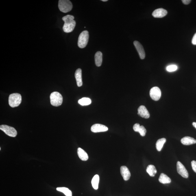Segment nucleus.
I'll return each instance as SVG.
<instances>
[{
    "instance_id": "obj_11",
    "label": "nucleus",
    "mask_w": 196,
    "mask_h": 196,
    "mask_svg": "<svg viewBox=\"0 0 196 196\" xmlns=\"http://www.w3.org/2000/svg\"><path fill=\"white\" fill-rule=\"evenodd\" d=\"M167 12L165 9L160 8L156 9L153 12L152 15L156 18H162L167 14Z\"/></svg>"
},
{
    "instance_id": "obj_7",
    "label": "nucleus",
    "mask_w": 196,
    "mask_h": 196,
    "mask_svg": "<svg viewBox=\"0 0 196 196\" xmlns=\"http://www.w3.org/2000/svg\"><path fill=\"white\" fill-rule=\"evenodd\" d=\"M150 95L151 99L154 100L158 101L160 99L161 96V92L158 87L155 86L150 90Z\"/></svg>"
},
{
    "instance_id": "obj_30",
    "label": "nucleus",
    "mask_w": 196,
    "mask_h": 196,
    "mask_svg": "<svg viewBox=\"0 0 196 196\" xmlns=\"http://www.w3.org/2000/svg\"><path fill=\"white\" fill-rule=\"evenodd\" d=\"M101 1L103 2H107L108 1V0H101Z\"/></svg>"
},
{
    "instance_id": "obj_10",
    "label": "nucleus",
    "mask_w": 196,
    "mask_h": 196,
    "mask_svg": "<svg viewBox=\"0 0 196 196\" xmlns=\"http://www.w3.org/2000/svg\"><path fill=\"white\" fill-rule=\"evenodd\" d=\"M108 130V127L100 124H95L92 125L91 127L92 132L94 133L106 132Z\"/></svg>"
},
{
    "instance_id": "obj_18",
    "label": "nucleus",
    "mask_w": 196,
    "mask_h": 196,
    "mask_svg": "<svg viewBox=\"0 0 196 196\" xmlns=\"http://www.w3.org/2000/svg\"><path fill=\"white\" fill-rule=\"evenodd\" d=\"M95 62L97 66H101L103 62V54L101 52L98 51L95 56Z\"/></svg>"
},
{
    "instance_id": "obj_9",
    "label": "nucleus",
    "mask_w": 196,
    "mask_h": 196,
    "mask_svg": "<svg viewBox=\"0 0 196 196\" xmlns=\"http://www.w3.org/2000/svg\"><path fill=\"white\" fill-rule=\"evenodd\" d=\"M133 43L137 50L138 52L139 55L140 59H145V52L142 44L137 41H135Z\"/></svg>"
},
{
    "instance_id": "obj_19",
    "label": "nucleus",
    "mask_w": 196,
    "mask_h": 196,
    "mask_svg": "<svg viewBox=\"0 0 196 196\" xmlns=\"http://www.w3.org/2000/svg\"><path fill=\"white\" fill-rule=\"evenodd\" d=\"M159 181L162 184H170L171 182V178L164 173L161 174L159 177Z\"/></svg>"
},
{
    "instance_id": "obj_27",
    "label": "nucleus",
    "mask_w": 196,
    "mask_h": 196,
    "mask_svg": "<svg viewBox=\"0 0 196 196\" xmlns=\"http://www.w3.org/2000/svg\"><path fill=\"white\" fill-rule=\"evenodd\" d=\"M192 43L193 45H196V33L194 35L193 39L192 40Z\"/></svg>"
},
{
    "instance_id": "obj_28",
    "label": "nucleus",
    "mask_w": 196,
    "mask_h": 196,
    "mask_svg": "<svg viewBox=\"0 0 196 196\" xmlns=\"http://www.w3.org/2000/svg\"><path fill=\"white\" fill-rule=\"evenodd\" d=\"M182 3L184 5H187L191 2V0H182Z\"/></svg>"
},
{
    "instance_id": "obj_22",
    "label": "nucleus",
    "mask_w": 196,
    "mask_h": 196,
    "mask_svg": "<svg viewBox=\"0 0 196 196\" xmlns=\"http://www.w3.org/2000/svg\"><path fill=\"white\" fill-rule=\"evenodd\" d=\"M166 142V139L165 138H161L157 140L156 144L157 150L159 151H161Z\"/></svg>"
},
{
    "instance_id": "obj_17",
    "label": "nucleus",
    "mask_w": 196,
    "mask_h": 196,
    "mask_svg": "<svg viewBox=\"0 0 196 196\" xmlns=\"http://www.w3.org/2000/svg\"><path fill=\"white\" fill-rule=\"evenodd\" d=\"M77 154L80 160L83 161H86L88 159V156L87 153L80 147L77 149Z\"/></svg>"
},
{
    "instance_id": "obj_20",
    "label": "nucleus",
    "mask_w": 196,
    "mask_h": 196,
    "mask_svg": "<svg viewBox=\"0 0 196 196\" xmlns=\"http://www.w3.org/2000/svg\"><path fill=\"white\" fill-rule=\"evenodd\" d=\"M147 171L151 177H154L157 173L156 167L153 165H149L148 166L147 169Z\"/></svg>"
},
{
    "instance_id": "obj_13",
    "label": "nucleus",
    "mask_w": 196,
    "mask_h": 196,
    "mask_svg": "<svg viewBox=\"0 0 196 196\" xmlns=\"http://www.w3.org/2000/svg\"><path fill=\"white\" fill-rule=\"evenodd\" d=\"M138 114L142 118H148L150 117V114L146 107L141 105L139 107L138 110Z\"/></svg>"
},
{
    "instance_id": "obj_26",
    "label": "nucleus",
    "mask_w": 196,
    "mask_h": 196,
    "mask_svg": "<svg viewBox=\"0 0 196 196\" xmlns=\"http://www.w3.org/2000/svg\"><path fill=\"white\" fill-rule=\"evenodd\" d=\"M192 168L194 171L196 173V161H193L191 162Z\"/></svg>"
},
{
    "instance_id": "obj_4",
    "label": "nucleus",
    "mask_w": 196,
    "mask_h": 196,
    "mask_svg": "<svg viewBox=\"0 0 196 196\" xmlns=\"http://www.w3.org/2000/svg\"><path fill=\"white\" fill-rule=\"evenodd\" d=\"M89 34L87 31H84L81 32L79 36L78 40V46L81 49H83L87 45Z\"/></svg>"
},
{
    "instance_id": "obj_3",
    "label": "nucleus",
    "mask_w": 196,
    "mask_h": 196,
    "mask_svg": "<svg viewBox=\"0 0 196 196\" xmlns=\"http://www.w3.org/2000/svg\"><path fill=\"white\" fill-rule=\"evenodd\" d=\"M50 102L53 106H59L62 104L63 98L62 95L58 92H54L51 94Z\"/></svg>"
},
{
    "instance_id": "obj_24",
    "label": "nucleus",
    "mask_w": 196,
    "mask_h": 196,
    "mask_svg": "<svg viewBox=\"0 0 196 196\" xmlns=\"http://www.w3.org/2000/svg\"><path fill=\"white\" fill-rule=\"evenodd\" d=\"M57 191L62 192L66 196H72V193L71 190L68 188L64 187L58 188H56Z\"/></svg>"
},
{
    "instance_id": "obj_5",
    "label": "nucleus",
    "mask_w": 196,
    "mask_h": 196,
    "mask_svg": "<svg viewBox=\"0 0 196 196\" xmlns=\"http://www.w3.org/2000/svg\"><path fill=\"white\" fill-rule=\"evenodd\" d=\"M58 7L61 12L67 13L72 10L73 5L69 0H60L59 1Z\"/></svg>"
},
{
    "instance_id": "obj_14",
    "label": "nucleus",
    "mask_w": 196,
    "mask_h": 196,
    "mask_svg": "<svg viewBox=\"0 0 196 196\" xmlns=\"http://www.w3.org/2000/svg\"><path fill=\"white\" fill-rule=\"evenodd\" d=\"M133 129L135 132L139 133L140 136L142 137L145 136L147 130L143 126H140L139 124L136 123L134 125Z\"/></svg>"
},
{
    "instance_id": "obj_21",
    "label": "nucleus",
    "mask_w": 196,
    "mask_h": 196,
    "mask_svg": "<svg viewBox=\"0 0 196 196\" xmlns=\"http://www.w3.org/2000/svg\"><path fill=\"white\" fill-rule=\"evenodd\" d=\"M99 176L98 175H95L92 179V186L95 190H97L99 188Z\"/></svg>"
},
{
    "instance_id": "obj_12",
    "label": "nucleus",
    "mask_w": 196,
    "mask_h": 196,
    "mask_svg": "<svg viewBox=\"0 0 196 196\" xmlns=\"http://www.w3.org/2000/svg\"><path fill=\"white\" fill-rule=\"evenodd\" d=\"M120 172H121L122 176L125 181H128L130 179L131 176L130 173L126 166H121L120 168Z\"/></svg>"
},
{
    "instance_id": "obj_6",
    "label": "nucleus",
    "mask_w": 196,
    "mask_h": 196,
    "mask_svg": "<svg viewBox=\"0 0 196 196\" xmlns=\"http://www.w3.org/2000/svg\"><path fill=\"white\" fill-rule=\"evenodd\" d=\"M0 129L7 135L15 137L17 136V132L16 129L13 127L8 126V125H2L0 126Z\"/></svg>"
},
{
    "instance_id": "obj_16",
    "label": "nucleus",
    "mask_w": 196,
    "mask_h": 196,
    "mask_svg": "<svg viewBox=\"0 0 196 196\" xmlns=\"http://www.w3.org/2000/svg\"><path fill=\"white\" fill-rule=\"evenodd\" d=\"M181 143L185 145H190L196 143V140L190 137L186 136L181 140Z\"/></svg>"
},
{
    "instance_id": "obj_2",
    "label": "nucleus",
    "mask_w": 196,
    "mask_h": 196,
    "mask_svg": "<svg viewBox=\"0 0 196 196\" xmlns=\"http://www.w3.org/2000/svg\"><path fill=\"white\" fill-rule=\"evenodd\" d=\"M22 98L19 93H15L11 94L8 99L9 104L12 108L19 106L21 103Z\"/></svg>"
},
{
    "instance_id": "obj_1",
    "label": "nucleus",
    "mask_w": 196,
    "mask_h": 196,
    "mask_svg": "<svg viewBox=\"0 0 196 196\" xmlns=\"http://www.w3.org/2000/svg\"><path fill=\"white\" fill-rule=\"evenodd\" d=\"M75 17L71 15H67L62 18V20L64 22V24L63 26V29L66 33L71 32L74 29L76 22L74 20Z\"/></svg>"
},
{
    "instance_id": "obj_15",
    "label": "nucleus",
    "mask_w": 196,
    "mask_h": 196,
    "mask_svg": "<svg viewBox=\"0 0 196 196\" xmlns=\"http://www.w3.org/2000/svg\"><path fill=\"white\" fill-rule=\"evenodd\" d=\"M75 77L77 82V86L80 87L83 85L82 78V70L80 68H79L76 71Z\"/></svg>"
},
{
    "instance_id": "obj_25",
    "label": "nucleus",
    "mask_w": 196,
    "mask_h": 196,
    "mask_svg": "<svg viewBox=\"0 0 196 196\" xmlns=\"http://www.w3.org/2000/svg\"><path fill=\"white\" fill-rule=\"evenodd\" d=\"M177 69V66L175 65H171L168 66L166 68V70L168 72H172L176 71Z\"/></svg>"
},
{
    "instance_id": "obj_8",
    "label": "nucleus",
    "mask_w": 196,
    "mask_h": 196,
    "mask_svg": "<svg viewBox=\"0 0 196 196\" xmlns=\"http://www.w3.org/2000/svg\"><path fill=\"white\" fill-rule=\"evenodd\" d=\"M177 173L184 178H187L188 177V173L184 166L180 162L178 161L177 164Z\"/></svg>"
},
{
    "instance_id": "obj_23",
    "label": "nucleus",
    "mask_w": 196,
    "mask_h": 196,
    "mask_svg": "<svg viewBox=\"0 0 196 196\" xmlns=\"http://www.w3.org/2000/svg\"><path fill=\"white\" fill-rule=\"evenodd\" d=\"M91 100L90 98L87 97H83L79 99L78 101V103L82 106H86L91 104Z\"/></svg>"
},
{
    "instance_id": "obj_29",
    "label": "nucleus",
    "mask_w": 196,
    "mask_h": 196,
    "mask_svg": "<svg viewBox=\"0 0 196 196\" xmlns=\"http://www.w3.org/2000/svg\"><path fill=\"white\" fill-rule=\"evenodd\" d=\"M193 125L196 129V122H194V123H193Z\"/></svg>"
}]
</instances>
